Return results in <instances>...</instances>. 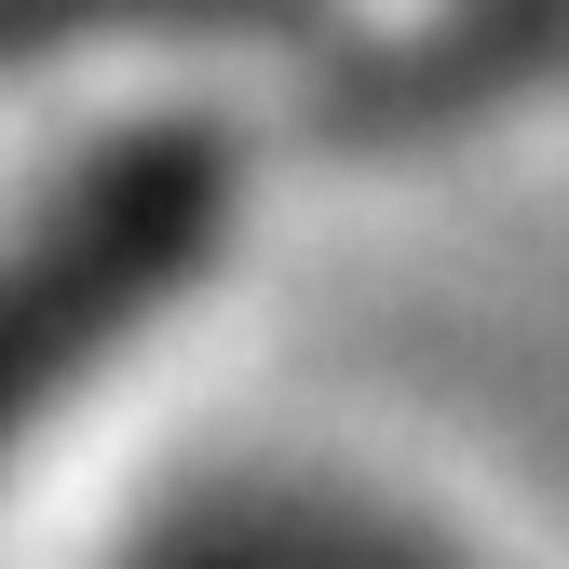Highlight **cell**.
Returning a JSON list of instances; mask_svg holds the SVG:
<instances>
[{
	"label": "cell",
	"mask_w": 569,
	"mask_h": 569,
	"mask_svg": "<svg viewBox=\"0 0 569 569\" xmlns=\"http://www.w3.org/2000/svg\"><path fill=\"white\" fill-rule=\"evenodd\" d=\"M326 556H339V542H326ZM339 569H420V556H407V542H352Z\"/></svg>",
	"instance_id": "cell-1"
},
{
	"label": "cell",
	"mask_w": 569,
	"mask_h": 569,
	"mask_svg": "<svg viewBox=\"0 0 569 569\" xmlns=\"http://www.w3.org/2000/svg\"><path fill=\"white\" fill-rule=\"evenodd\" d=\"M177 569H271V556H177Z\"/></svg>",
	"instance_id": "cell-2"
}]
</instances>
